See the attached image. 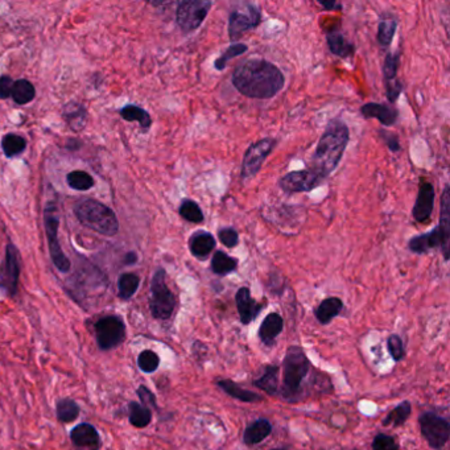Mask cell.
I'll return each instance as SVG.
<instances>
[{"mask_svg":"<svg viewBox=\"0 0 450 450\" xmlns=\"http://www.w3.org/2000/svg\"><path fill=\"white\" fill-rule=\"evenodd\" d=\"M140 285V277L132 272L123 274L118 280V294L122 300H130Z\"/></svg>","mask_w":450,"mask_h":450,"instance_id":"31","label":"cell"},{"mask_svg":"<svg viewBox=\"0 0 450 450\" xmlns=\"http://www.w3.org/2000/svg\"><path fill=\"white\" fill-rule=\"evenodd\" d=\"M75 450H100V448H75Z\"/></svg>","mask_w":450,"mask_h":450,"instance_id":"49","label":"cell"},{"mask_svg":"<svg viewBox=\"0 0 450 450\" xmlns=\"http://www.w3.org/2000/svg\"><path fill=\"white\" fill-rule=\"evenodd\" d=\"M79 413H81L79 406L69 397L58 400L57 404H56V415H57L59 422H64V424L73 422L78 419Z\"/></svg>","mask_w":450,"mask_h":450,"instance_id":"30","label":"cell"},{"mask_svg":"<svg viewBox=\"0 0 450 450\" xmlns=\"http://www.w3.org/2000/svg\"><path fill=\"white\" fill-rule=\"evenodd\" d=\"M421 435L428 445L435 450H441L449 441L450 424L445 418L435 412H424L419 418Z\"/></svg>","mask_w":450,"mask_h":450,"instance_id":"8","label":"cell"},{"mask_svg":"<svg viewBox=\"0 0 450 450\" xmlns=\"http://www.w3.org/2000/svg\"><path fill=\"white\" fill-rule=\"evenodd\" d=\"M450 190L447 185L442 193L441 201V216L440 225L435 226L433 230L426 234H421L413 236L408 242V248L415 254H426L431 250L440 248L444 254L445 261H449V239H450Z\"/></svg>","mask_w":450,"mask_h":450,"instance_id":"4","label":"cell"},{"mask_svg":"<svg viewBox=\"0 0 450 450\" xmlns=\"http://www.w3.org/2000/svg\"><path fill=\"white\" fill-rule=\"evenodd\" d=\"M218 239L223 246L234 248L239 243V234L232 227H223L218 232Z\"/></svg>","mask_w":450,"mask_h":450,"instance_id":"42","label":"cell"},{"mask_svg":"<svg viewBox=\"0 0 450 450\" xmlns=\"http://www.w3.org/2000/svg\"><path fill=\"white\" fill-rule=\"evenodd\" d=\"M71 440L75 448H101V437L97 428L91 424L82 422L73 428Z\"/></svg>","mask_w":450,"mask_h":450,"instance_id":"18","label":"cell"},{"mask_svg":"<svg viewBox=\"0 0 450 450\" xmlns=\"http://www.w3.org/2000/svg\"><path fill=\"white\" fill-rule=\"evenodd\" d=\"M126 338V325L122 317L104 316L95 324V339L101 350L115 348Z\"/></svg>","mask_w":450,"mask_h":450,"instance_id":"9","label":"cell"},{"mask_svg":"<svg viewBox=\"0 0 450 450\" xmlns=\"http://www.w3.org/2000/svg\"><path fill=\"white\" fill-rule=\"evenodd\" d=\"M261 23L259 7L251 3H241L232 8L229 15V36L236 41L248 30L256 28Z\"/></svg>","mask_w":450,"mask_h":450,"instance_id":"7","label":"cell"},{"mask_svg":"<svg viewBox=\"0 0 450 450\" xmlns=\"http://www.w3.org/2000/svg\"><path fill=\"white\" fill-rule=\"evenodd\" d=\"M53 212H55V209L53 210L46 209V212H45V232H46V238L49 242L50 258L58 271L68 272L71 270L72 263L65 256V254L62 252L59 243H58V219Z\"/></svg>","mask_w":450,"mask_h":450,"instance_id":"13","label":"cell"},{"mask_svg":"<svg viewBox=\"0 0 450 450\" xmlns=\"http://www.w3.org/2000/svg\"><path fill=\"white\" fill-rule=\"evenodd\" d=\"M411 413H412V406H411V403L408 400H406V402L397 404L392 411H390L384 416L382 424L384 426H400V425L406 424V421L409 419Z\"/></svg>","mask_w":450,"mask_h":450,"instance_id":"29","label":"cell"},{"mask_svg":"<svg viewBox=\"0 0 450 450\" xmlns=\"http://www.w3.org/2000/svg\"><path fill=\"white\" fill-rule=\"evenodd\" d=\"M380 136L382 139L384 140V143L387 144V147L391 149L392 152H397L400 151V143H399V138L392 133V132H388V131L380 130Z\"/></svg>","mask_w":450,"mask_h":450,"instance_id":"45","label":"cell"},{"mask_svg":"<svg viewBox=\"0 0 450 450\" xmlns=\"http://www.w3.org/2000/svg\"><path fill=\"white\" fill-rule=\"evenodd\" d=\"M178 213L185 221L191 222V223H203V219H205L200 205L189 198L182 200V203L180 205V209H178Z\"/></svg>","mask_w":450,"mask_h":450,"instance_id":"35","label":"cell"},{"mask_svg":"<svg viewBox=\"0 0 450 450\" xmlns=\"http://www.w3.org/2000/svg\"><path fill=\"white\" fill-rule=\"evenodd\" d=\"M397 28V20L392 16L386 15L380 19L377 24V43L382 48H388L392 43V39L395 36V32Z\"/></svg>","mask_w":450,"mask_h":450,"instance_id":"28","label":"cell"},{"mask_svg":"<svg viewBox=\"0 0 450 450\" xmlns=\"http://www.w3.org/2000/svg\"><path fill=\"white\" fill-rule=\"evenodd\" d=\"M279 374H280V367L275 364H267L263 368V373L259 377L254 379V386L261 388V391L265 392L270 396H276L279 395Z\"/></svg>","mask_w":450,"mask_h":450,"instance_id":"22","label":"cell"},{"mask_svg":"<svg viewBox=\"0 0 450 450\" xmlns=\"http://www.w3.org/2000/svg\"><path fill=\"white\" fill-rule=\"evenodd\" d=\"M399 61H400V53H388L384 58L383 65V74H384V82H391L397 79L396 74L399 69Z\"/></svg>","mask_w":450,"mask_h":450,"instance_id":"40","label":"cell"},{"mask_svg":"<svg viewBox=\"0 0 450 450\" xmlns=\"http://www.w3.org/2000/svg\"><path fill=\"white\" fill-rule=\"evenodd\" d=\"M75 217L79 222L102 235L113 236L119 230V223L114 212L95 200H82L74 207Z\"/></svg>","mask_w":450,"mask_h":450,"instance_id":"5","label":"cell"},{"mask_svg":"<svg viewBox=\"0 0 450 450\" xmlns=\"http://www.w3.org/2000/svg\"><path fill=\"white\" fill-rule=\"evenodd\" d=\"M12 87H14V82L10 77L7 75L0 77V98L1 100L10 98L12 94Z\"/></svg>","mask_w":450,"mask_h":450,"instance_id":"46","label":"cell"},{"mask_svg":"<svg viewBox=\"0 0 450 450\" xmlns=\"http://www.w3.org/2000/svg\"><path fill=\"white\" fill-rule=\"evenodd\" d=\"M35 95H36L35 86L27 79H19V81L14 82L11 97L14 98L16 103L27 104L35 98Z\"/></svg>","mask_w":450,"mask_h":450,"instance_id":"34","label":"cell"},{"mask_svg":"<svg viewBox=\"0 0 450 450\" xmlns=\"http://www.w3.org/2000/svg\"><path fill=\"white\" fill-rule=\"evenodd\" d=\"M218 388H221L226 395L232 396L234 399L242 402V403H259L263 400L259 393L250 391L243 387H241L238 383L232 382L230 379H222L217 382Z\"/></svg>","mask_w":450,"mask_h":450,"instance_id":"23","label":"cell"},{"mask_svg":"<svg viewBox=\"0 0 450 450\" xmlns=\"http://www.w3.org/2000/svg\"><path fill=\"white\" fill-rule=\"evenodd\" d=\"M212 271L218 276L230 275L236 271L238 261L223 251H217L212 259Z\"/></svg>","mask_w":450,"mask_h":450,"instance_id":"26","label":"cell"},{"mask_svg":"<svg viewBox=\"0 0 450 450\" xmlns=\"http://www.w3.org/2000/svg\"><path fill=\"white\" fill-rule=\"evenodd\" d=\"M19 276H20V255L14 245H8L6 259L0 268V285L10 296H15L17 292Z\"/></svg>","mask_w":450,"mask_h":450,"instance_id":"14","label":"cell"},{"mask_svg":"<svg viewBox=\"0 0 450 450\" xmlns=\"http://www.w3.org/2000/svg\"><path fill=\"white\" fill-rule=\"evenodd\" d=\"M136 393L140 399V404L147 406V408H153L158 409V402H156V396L153 395V392L151 391L149 388H147L145 386H139V388L136 390Z\"/></svg>","mask_w":450,"mask_h":450,"instance_id":"43","label":"cell"},{"mask_svg":"<svg viewBox=\"0 0 450 450\" xmlns=\"http://www.w3.org/2000/svg\"><path fill=\"white\" fill-rule=\"evenodd\" d=\"M283 329H284L283 317L279 313H270L265 319H263L258 335L265 346H272L275 344L276 338L283 332Z\"/></svg>","mask_w":450,"mask_h":450,"instance_id":"20","label":"cell"},{"mask_svg":"<svg viewBox=\"0 0 450 450\" xmlns=\"http://www.w3.org/2000/svg\"><path fill=\"white\" fill-rule=\"evenodd\" d=\"M435 188L431 182H422L418 198L412 210V216L416 222L424 223L431 219L433 207H435Z\"/></svg>","mask_w":450,"mask_h":450,"instance_id":"16","label":"cell"},{"mask_svg":"<svg viewBox=\"0 0 450 450\" xmlns=\"http://www.w3.org/2000/svg\"><path fill=\"white\" fill-rule=\"evenodd\" d=\"M271 450H287V449H281V448H275V449H271Z\"/></svg>","mask_w":450,"mask_h":450,"instance_id":"50","label":"cell"},{"mask_svg":"<svg viewBox=\"0 0 450 450\" xmlns=\"http://www.w3.org/2000/svg\"><path fill=\"white\" fill-rule=\"evenodd\" d=\"M326 41L330 52L341 58L351 57L355 52L354 44L350 43L339 29L332 28L326 32Z\"/></svg>","mask_w":450,"mask_h":450,"instance_id":"21","label":"cell"},{"mask_svg":"<svg viewBox=\"0 0 450 450\" xmlns=\"http://www.w3.org/2000/svg\"><path fill=\"white\" fill-rule=\"evenodd\" d=\"M344 309V301L338 297H328L319 303L315 310V316L321 325H328L333 321Z\"/></svg>","mask_w":450,"mask_h":450,"instance_id":"25","label":"cell"},{"mask_svg":"<svg viewBox=\"0 0 450 450\" xmlns=\"http://www.w3.org/2000/svg\"><path fill=\"white\" fill-rule=\"evenodd\" d=\"M350 139L348 124L341 119L329 120L312 156L308 169L317 174L324 181L333 174L341 162Z\"/></svg>","mask_w":450,"mask_h":450,"instance_id":"2","label":"cell"},{"mask_svg":"<svg viewBox=\"0 0 450 450\" xmlns=\"http://www.w3.org/2000/svg\"><path fill=\"white\" fill-rule=\"evenodd\" d=\"M167 272L162 268H158L151 281V297L149 309L153 319L167 321L174 316L176 309V296L169 290L165 281Z\"/></svg>","mask_w":450,"mask_h":450,"instance_id":"6","label":"cell"},{"mask_svg":"<svg viewBox=\"0 0 450 450\" xmlns=\"http://www.w3.org/2000/svg\"><path fill=\"white\" fill-rule=\"evenodd\" d=\"M129 420L132 426L143 429L152 421V411L138 402H131L129 404Z\"/></svg>","mask_w":450,"mask_h":450,"instance_id":"27","label":"cell"},{"mask_svg":"<svg viewBox=\"0 0 450 450\" xmlns=\"http://www.w3.org/2000/svg\"><path fill=\"white\" fill-rule=\"evenodd\" d=\"M283 382L279 395L288 403H297L305 396L304 380L312 371V363L304 348L293 345L287 348L283 359Z\"/></svg>","mask_w":450,"mask_h":450,"instance_id":"3","label":"cell"},{"mask_svg":"<svg viewBox=\"0 0 450 450\" xmlns=\"http://www.w3.org/2000/svg\"><path fill=\"white\" fill-rule=\"evenodd\" d=\"M373 450H399V442L392 435L377 433L373 440Z\"/></svg>","mask_w":450,"mask_h":450,"instance_id":"41","label":"cell"},{"mask_svg":"<svg viewBox=\"0 0 450 450\" xmlns=\"http://www.w3.org/2000/svg\"><path fill=\"white\" fill-rule=\"evenodd\" d=\"M319 4L326 8L328 11H333V10H341L342 6L339 3H335V1H319Z\"/></svg>","mask_w":450,"mask_h":450,"instance_id":"47","label":"cell"},{"mask_svg":"<svg viewBox=\"0 0 450 450\" xmlns=\"http://www.w3.org/2000/svg\"><path fill=\"white\" fill-rule=\"evenodd\" d=\"M232 85L243 95L255 100H270L284 87L285 78L275 64L251 58L232 73Z\"/></svg>","mask_w":450,"mask_h":450,"instance_id":"1","label":"cell"},{"mask_svg":"<svg viewBox=\"0 0 450 450\" xmlns=\"http://www.w3.org/2000/svg\"><path fill=\"white\" fill-rule=\"evenodd\" d=\"M120 114L123 116L124 120H129V122H139L140 126L144 129V130H148L152 124V119H151V115L145 111L144 109L139 107V106H135V104H127L126 107L122 109Z\"/></svg>","mask_w":450,"mask_h":450,"instance_id":"32","label":"cell"},{"mask_svg":"<svg viewBox=\"0 0 450 450\" xmlns=\"http://www.w3.org/2000/svg\"><path fill=\"white\" fill-rule=\"evenodd\" d=\"M387 348H388V353L395 362H400L404 359L406 348H404V342L400 338V335L391 334L387 338Z\"/></svg>","mask_w":450,"mask_h":450,"instance_id":"39","label":"cell"},{"mask_svg":"<svg viewBox=\"0 0 450 450\" xmlns=\"http://www.w3.org/2000/svg\"><path fill=\"white\" fill-rule=\"evenodd\" d=\"M213 1L210 0H190L181 1L176 11V20L178 27L184 32H193L203 26L209 14Z\"/></svg>","mask_w":450,"mask_h":450,"instance_id":"10","label":"cell"},{"mask_svg":"<svg viewBox=\"0 0 450 450\" xmlns=\"http://www.w3.org/2000/svg\"><path fill=\"white\" fill-rule=\"evenodd\" d=\"M27 147V142L24 138L16 133H7L1 140V148L7 158H14L20 155Z\"/></svg>","mask_w":450,"mask_h":450,"instance_id":"33","label":"cell"},{"mask_svg":"<svg viewBox=\"0 0 450 450\" xmlns=\"http://www.w3.org/2000/svg\"><path fill=\"white\" fill-rule=\"evenodd\" d=\"M271 432H272L271 421L267 420V419H258L247 425L245 435H243V441L246 445H250V447L258 445L271 435Z\"/></svg>","mask_w":450,"mask_h":450,"instance_id":"24","label":"cell"},{"mask_svg":"<svg viewBox=\"0 0 450 450\" xmlns=\"http://www.w3.org/2000/svg\"><path fill=\"white\" fill-rule=\"evenodd\" d=\"M68 184L71 188L75 190H88L93 188L94 180L90 174L84 171H74L72 174H68Z\"/></svg>","mask_w":450,"mask_h":450,"instance_id":"38","label":"cell"},{"mask_svg":"<svg viewBox=\"0 0 450 450\" xmlns=\"http://www.w3.org/2000/svg\"><path fill=\"white\" fill-rule=\"evenodd\" d=\"M138 366L145 374H152L159 368L160 357L153 350H143L138 357Z\"/></svg>","mask_w":450,"mask_h":450,"instance_id":"37","label":"cell"},{"mask_svg":"<svg viewBox=\"0 0 450 450\" xmlns=\"http://www.w3.org/2000/svg\"><path fill=\"white\" fill-rule=\"evenodd\" d=\"M361 113L366 119H377L380 122V124L388 127L393 126L397 120V110L387 103H375L370 102L366 103L361 107Z\"/></svg>","mask_w":450,"mask_h":450,"instance_id":"17","label":"cell"},{"mask_svg":"<svg viewBox=\"0 0 450 450\" xmlns=\"http://www.w3.org/2000/svg\"><path fill=\"white\" fill-rule=\"evenodd\" d=\"M276 145V140L271 138L261 139L259 142L247 148L243 164H242V178L248 180L259 174L263 162L268 158Z\"/></svg>","mask_w":450,"mask_h":450,"instance_id":"11","label":"cell"},{"mask_svg":"<svg viewBox=\"0 0 450 450\" xmlns=\"http://www.w3.org/2000/svg\"><path fill=\"white\" fill-rule=\"evenodd\" d=\"M235 303L239 319L243 325H250L254 319L261 315L263 305L259 304L251 294V290L247 287L239 288L235 294Z\"/></svg>","mask_w":450,"mask_h":450,"instance_id":"15","label":"cell"},{"mask_svg":"<svg viewBox=\"0 0 450 450\" xmlns=\"http://www.w3.org/2000/svg\"><path fill=\"white\" fill-rule=\"evenodd\" d=\"M322 182L324 180L317 174H313L310 169L290 172L279 180L280 188L288 194L312 191L313 189L319 188V185H322Z\"/></svg>","mask_w":450,"mask_h":450,"instance_id":"12","label":"cell"},{"mask_svg":"<svg viewBox=\"0 0 450 450\" xmlns=\"http://www.w3.org/2000/svg\"><path fill=\"white\" fill-rule=\"evenodd\" d=\"M124 261H126V264H135L138 261V255L135 252H130L126 255Z\"/></svg>","mask_w":450,"mask_h":450,"instance_id":"48","label":"cell"},{"mask_svg":"<svg viewBox=\"0 0 450 450\" xmlns=\"http://www.w3.org/2000/svg\"><path fill=\"white\" fill-rule=\"evenodd\" d=\"M247 49H248V46H247L246 44H232V45H230V46H229V48L222 53V56L216 59V62H214V68H216L217 71H225V68H226V65H227V62H229L230 59L235 57H239L241 55L246 53Z\"/></svg>","mask_w":450,"mask_h":450,"instance_id":"36","label":"cell"},{"mask_svg":"<svg viewBox=\"0 0 450 450\" xmlns=\"http://www.w3.org/2000/svg\"><path fill=\"white\" fill-rule=\"evenodd\" d=\"M216 238L210 232L198 230L189 238V250L198 261H206L216 248Z\"/></svg>","mask_w":450,"mask_h":450,"instance_id":"19","label":"cell"},{"mask_svg":"<svg viewBox=\"0 0 450 450\" xmlns=\"http://www.w3.org/2000/svg\"><path fill=\"white\" fill-rule=\"evenodd\" d=\"M402 91H403V85L400 84L399 79H395V81H391V82H386L387 98H388V101L391 102V103H395V102L399 100Z\"/></svg>","mask_w":450,"mask_h":450,"instance_id":"44","label":"cell"}]
</instances>
